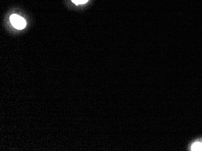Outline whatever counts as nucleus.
Here are the masks:
<instances>
[{"label": "nucleus", "instance_id": "obj_1", "mask_svg": "<svg viewBox=\"0 0 202 151\" xmlns=\"http://www.w3.org/2000/svg\"><path fill=\"white\" fill-rule=\"evenodd\" d=\"M10 21L14 27L18 30H22L26 26V22L25 19L21 16L14 14L10 17Z\"/></svg>", "mask_w": 202, "mask_h": 151}, {"label": "nucleus", "instance_id": "obj_2", "mask_svg": "<svg viewBox=\"0 0 202 151\" xmlns=\"http://www.w3.org/2000/svg\"><path fill=\"white\" fill-rule=\"evenodd\" d=\"M192 151H202V142H196L191 146Z\"/></svg>", "mask_w": 202, "mask_h": 151}, {"label": "nucleus", "instance_id": "obj_3", "mask_svg": "<svg viewBox=\"0 0 202 151\" xmlns=\"http://www.w3.org/2000/svg\"><path fill=\"white\" fill-rule=\"evenodd\" d=\"M73 2L76 5H79V4H83L86 3L88 0H72Z\"/></svg>", "mask_w": 202, "mask_h": 151}]
</instances>
